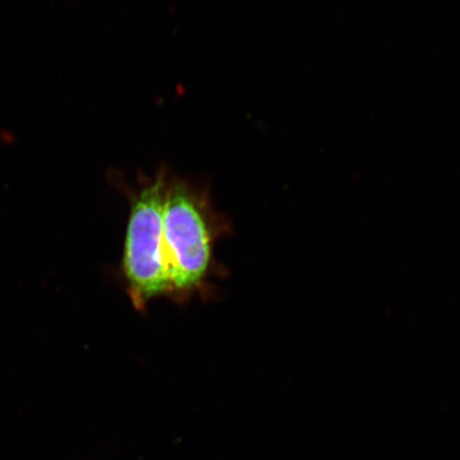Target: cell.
Wrapping results in <instances>:
<instances>
[{
  "label": "cell",
  "instance_id": "1",
  "mask_svg": "<svg viewBox=\"0 0 460 460\" xmlns=\"http://www.w3.org/2000/svg\"><path fill=\"white\" fill-rule=\"evenodd\" d=\"M230 224L212 205L208 188L170 175L163 214V254L169 297L177 302L210 292L217 241Z\"/></svg>",
  "mask_w": 460,
  "mask_h": 460
},
{
  "label": "cell",
  "instance_id": "2",
  "mask_svg": "<svg viewBox=\"0 0 460 460\" xmlns=\"http://www.w3.org/2000/svg\"><path fill=\"white\" fill-rule=\"evenodd\" d=\"M171 172L161 165L153 175L139 172L136 185L111 172L112 185L128 200L129 214L122 273L132 305L144 312L154 298L169 296L163 254V214Z\"/></svg>",
  "mask_w": 460,
  "mask_h": 460
}]
</instances>
